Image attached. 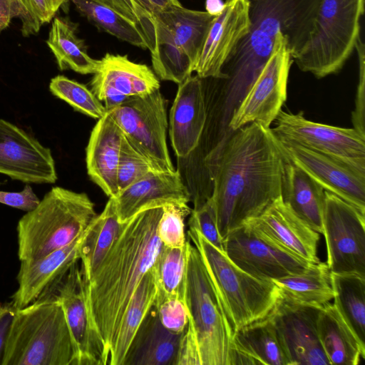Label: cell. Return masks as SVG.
Returning <instances> with one entry per match:
<instances>
[{"mask_svg": "<svg viewBox=\"0 0 365 365\" xmlns=\"http://www.w3.org/2000/svg\"><path fill=\"white\" fill-rule=\"evenodd\" d=\"M188 240L198 250L228 317L233 334L268 316L280 298L277 287L235 265L197 230L189 227Z\"/></svg>", "mask_w": 365, "mask_h": 365, "instance_id": "52a82bcc", "label": "cell"}, {"mask_svg": "<svg viewBox=\"0 0 365 365\" xmlns=\"http://www.w3.org/2000/svg\"><path fill=\"white\" fill-rule=\"evenodd\" d=\"M333 304L365 346V276L330 272Z\"/></svg>", "mask_w": 365, "mask_h": 365, "instance_id": "836d02e7", "label": "cell"}, {"mask_svg": "<svg viewBox=\"0 0 365 365\" xmlns=\"http://www.w3.org/2000/svg\"><path fill=\"white\" fill-rule=\"evenodd\" d=\"M154 306L157 309L161 324L168 330L175 334H180L186 329L188 317L183 300L168 299Z\"/></svg>", "mask_w": 365, "mask_h": 365, "instance_id": "b9f144b4", "label": "cell"}, {"mask_svg": "<svg viewBox=\"0 0 365 365\" xmlns=\"http://www.w3.org/2000/svg\"><path fill=\"white\" fill-rule=\"evenodd\" d=\"M280 143L287 160L303 170L325 191L365 214V174L322 153L293 144Z\"/></svg>", "mask_w": 365, "mask_h": 365, "instance_id": "ffe728a7", "label": "cell"}, {"mask_svg": "<svg viewBox=\"0 0 365 365\" xmlns=\"http://www.w3.org/2000/svg\"><path fill=\"white\" fill-rule=\"evenodd\" d=\"M78 24L68 19H53L46 43L53 53L61 71L72 70L81 74H93L99 60L87 53L84 41L76 34Z\"/></svg>", "mask_w": 365, "mask_h": 365, "instance_id": "d6a6232c", "label": "cell"}, {"mask_svg": "<svg viewBox=\"0 0 365 365\" xmlns=\"http://www.w3.org/2000/svg\"><path fill=\"white\" fill-rule=\"evenodd\" d=\"M113 198L118 220L125 222L146 209L169 205H187L191 195L178 170H153Z\"/></svg>", "mask_w": 365, "mask_h": 365, "instance_id": "cb8c5ba5", "label": "cell"}, {"mask_svg": "<svg viewBox=\"0 0 365 365\" xmlns=\"http://www.w3.org/2000/svg\"><path fill=\"white\" fill-rule=\"evenodd\" d=\"M215 16L182 6L151 15L153 36L149 50L158 78L180 84L192 76Z\"/></svg>", "mask_w": 365, "mask_h": 365, "instance_id": "9c48e42d", "label": "cell"}, {"mask_svg": "<svg viewBox=\"0 0 365 365\" xmlns=\"http://www.w3.org/2000/svg\"><path fill=\"white\" fill-rule=\"evenodd\" d=\"M322 0H250L248 34L226 61L220 123L228 122L269 58L278 34L292 58L307 42Z\"/></svg>", "mask_w": 365, "mask_h": 365, "instance_id": "3957f363", "label": "cell"}, {"mask_svg": "<svg viewBox=\"0 0 365 365\" xmlns=\"http://www.w3.org/2000/svg\"><path fill=\"white\" fill-rule=\"evenodd\" d=\"M289 365L282 344L268 317L234 332L229 365Z\"/></svg>", "mask_w": 365, "mask_h": 365, "instance_id": "4316f807", "label": "cell"}, {"mask_svg": "<svg viewBox=\"0 0 365 365\" xmlns=\"http://www.w3.org/2000/svg\"><path fill=\"white\" fill-rule=\"evenodd\" d=\"M107 111L123 135L158 170H175L167 145L165 99L160 89L144 96L130 97Z\"/></svg>", "mask_w": 365, "mask_h": 365, "instance_id": "30bf717a", "label": "cell"}, {"mask_svg": "<svg viewBox=\"0 0 365 365\" xmlns=\"http://www.w3.org/2000/svg\"><path fill=\"white\" fill-rule=\"evenodd\" d=\"M184 302L188 324L175 365H229L233 331L196 247L187 240Z\"/></svg>", "mask_w": 365, "mask_h": 365, "instance_id": "277c9868", "label": "cell"}, {"mask_svg": "<svg viewBox=\"0 0 365 365\" xmlns=\"http://www.w3.org/2000/svg\"><path fill=\"white\" fill-rule=\"evenodd\" d=\"M202 162L222 240L281 196L287 159L270 128L252 123L227 132Z\"/></svg>", "mask_w": 365, "mask_h": 365, "instance_id": "6da1fadb", "label": "cell"}, {"mask_svg": "<svg viewBox=\"0 0 365 365\" xmlns=\"http://www.w3.org/2000/svg\"><path fill=\"white\" fill-rule=\"evenodd\" d=\"M86 232L68 245L42 257L21 261L16 277L19 287L11 297L17 309L34 302L56 288L71 267L80 260L79 249Z\"/></svg>", "mask_w": 365, "mask_h": 365, "instance_id": "603a6c76", "label": "cell"}, {"mask_svg": "<svg viewBox=\"0 0 365 365\" xmlns=\"http://www.w3.org/2000/svg\"><path fill=\"white\" fill-rule=\"evenodd\" d=\"M14 0H0V32L4 30L13 18H16Z\"/></svg>", "mask_w": 365, "mask_h": 365, "instance_id": "c3c4849f", "label": "cell"}, {"mask_svg": "<svg viewBox=\"0 0 365 365\" xmlns=\"http://www.w3.org/2000/svg\"><path fill=\"white\" fill-rule=\"evenodd\" d=\"M359 65V83L355 98V108L351 114L354 128L365 135V66H364V43L361 37L356 43Z\"/></svg>", "mask_w": 365, "mask_h": 365, "instance_id": "ee69618b", "label": "cell"}, {"mask_svg": "<svg viewBox=\"0 0 365 365\" xmlns=\"http://www.w3.org/2000/svg\"><path fill=\"white\" fill-rule=\"evenodd\" d=\"M319 339L330 365H357L365 358V346L330 302L323 306L317 322Z\"/></svg>", "mask_w": 365, "mask_h": 365, "instance_id": "f1b7e54d", "label": "cell"}, {"mask_svg": "<svg viewBox=\"0 0 365 365\" xmlns=\"http://www.w3.org/2000/svg\"><path fill=\"white\" fill-rule=\"evenodd\" d=\"M274 121L272 130L279 142L322 153L365 174V135L355 128L313 122L302 111L281 110Z\"/></svg>", "mask_w": 365, "mask_h": 365, "instance_id": "8fae6325", "label": "cell"}, {"mask_svg": "<svg viewBox=\"0 0 365 365\" xmlns=\"http://www.w3.org/2000/svg\"><path fill=\"white\" fill-rule=\"evenodd\" d=\"M160 81L147 65L126 55L106 53L99 60L91 81V91L109 110L130 97L144 96L160 89Z\"/></svg>", "mask_w": 365, "mask_h": 365, "instance_id": "d6986e66", "label": "cell"}, {"mask_svg": "<svg viewBox=\"0 0 365 365\" xmlns=\"http://www.w3.org/2000/svg\"><path fill=\"white\" fill-rule=\"evenodd\" d=\"M329 274L327 264L319 262L302 273L271 282L282 299L297 304L322 307L334 298Z\"/></svg>", "mask_w": 365, "mask_h": 365, "instance_id": "1f68e13d", "label": "cell"}, {"mask_svg": "<svg viewBox=\"0 0 365 365\" xmlns=\"http://www.w3.org/2000/svg\"><path fill=\"white\" fill-rule=\"evenodd\" d=\"M49 90L56 97L75 110L92 118L99 119L107 112L104 105L86 86L63 75L51 79Z\"/></svg>", "mask_w": 365, "mask_h": 365, "instance_id": "8d00e7d4", "label": "cell"}, {"mask_svg": "<svg viewBox=\"0 0 365 365\" xmlns=\"http://www.w3.org/2000/svg\"><path fill=\"white\" fill-rule=\"evenodd\" d=\"M190 215L189 227L198 230L212 245L224 251L223 240L217 228L216 212L211 197L193 207Z\"/></svg>", "mask_w": 365, "mask_h": 365, "instance_id": "60d3db41", "label": "cell"}, {"mask_svg": "<svg viewBox=\"0 0 365 365\" xmlns=\"http://www.w3.org/2000/svg\"><path fill=\"white\" fill-rule=\"evenodd\" d=\"M123 133L109 113L98 119L86 149L88 176L108 197L118 192L117 170Z\"/></svg>", "mask_w": 365, "mask_h": 365, "instance_id": "d4e9b609", "label": "cell"}, {"mask_svg": "<svg viewBox=\"0 0 365 365\" xmlns=\"http://www.w3.org/2000/svg\"><path fill=\"white\" fill-rule=\"evenodd\" d=\"M1 365H75V349L53 292L18 309Z\"/></svg>", "mask_w": 365, "mask_h": 365, "instance_id": "5b68a950", "label": "cell"}, {"mask_svg": "<svg viewBox=\"0 0 365 365\" xmlns=\"http://www.w3.org/2000/svg\"><path fill=\"white\" fill-rule=\"evenodd\" d=\"M157 292L155 270L152 267L140 280L123 313L108 365H123L132 339L146 314L153 306Z\"/></svg>", "mask_w": 365, "mask_h": 365, "instance_id": "4dcf8cb0", "label": "cell"}, {"mask_svg": "<svg viewBox=\"0 0 365 365\" xmlns=\"http://www.w3.org/2000/svg\"><path fill=\"white\" fill-rule=\"evenodd\" d=\"M124 222L116 212L113 197H109L103 210L86 230L79 249L81 269L84 280L89 281L119 237Z\"/></svg>", "mask_w": 365, "mask_h": 365, "instance_id": "f546056e", "label": "cell"}, {"mask_svg": "<svg viewBox=\"0 0 365 365\" xmlns=\"http://www.w3.org/2000/svg\"><path fill=\"white\" fill-rule=\"evenodd\" d=\"M78 11L100 30L131 45L148 48L140 26L99 0H71Z\"/></svg>", "mask_w": 365, "mask_h": 365, "instance_id": "e575fe53", "label": "cell"}, {"mask_svg": "<svg viewBox=\"0 0 365 365\" xmlns=\"http://www.w3.org/2000/svg\"><path fill=\"white\" fill-rule=\"evenodd\" d=\"M162 213L163 207L149 208L125 222L92 278L84 280L91 324L104 346L105 365L127 305L163 246L157 231Z\"/></svg>", "mask_w": 365, "mask_h": 365, "instance_id": "7a4b0ae2", "label": "cell"}, {"mask_svg": "<svg viewBox=\"0 0 365 365\" xmlns=\"http://www.w3.org/2000/svg\"><path fill=\"white\" fill-rule=\"evenodd\" d=\"M16 18L21 22V34L28 37L36 34L50 22L58 10L68 0H14Z\"/></svg>", "mask_w": 365, "mask_h": 365, "instance_id": "74e56055", "label": "cell"}, {"mask_svg": "<svg viewBox=\"0 0 365 365\" xmlns=\"http://www.w3.org/2000/svg\"><path fill=\"white\" fill-rule=\"evenodd\" d=\"M364 0H322L309 38L293 58L317 78L339 73L360 37Z\"/></svg>", "mask_w": 365, "mask_h": 365, "instance_id": "ba28073f", "label": "cell"}, {"mask_svg": "<svg viewBox=\"0 0 365 365\" xmlns=\"http://www.w3.org/2000/svg\"><path fill=\"white\" fill-rule=\"evenodd\" d=\"M224 3L222 0H206V11L212 15H217L222 9Z\"/></svg>", "mask_w": 365, "mask_h": 365, "instance_id": "681fc988", "label": "cell"}, {"mask_svg": "<svg viewBox=\"0 0 365 365\" xmlns=\"http://www.w3.org/2000/svg\"><path fill=\"white\" fill-rule=\"evenodd\" d=\"M281 197L299 217L322 234L325 190L303 170L287 160L282 176Z\"/></svg>", "mask_w": 365, "mask_h": 365, "instance_id": "83f0119b", "label": "cell"}, {"mask_svg": "<svg viewBox=\"0 0 365 365\" xmlns=\"http://www.w3.org/2000/svg\"><path fill=\"white\" fill-rule=\"evenodd\" d=\"M138 24L145 37L153 33L151 15L135 0H99Z\"/></svg>", "mask_w": 365, "mask_h": 365, "instance_id": "7bdbcfd3", "label": "cell"}, {"mask_svg": "<svg viewBox=\"0 0 365 365\" xmlns=\"http://www.w3.org/2000/svg\"><path fill=\"white\" fill-rule=\"evenodd\" d=\"M191 210L188 205H169L163 207L157 231L164 246L182 247L185 245V218L190 214Z\"/></svg>", "mask_w": 365, "mask_h": 365, "instance_id": "ab89813d", "label": "cell"}, {"mask_svg": "<svg viewBox=\"0 0 365 365\" xmlns=\"http://www.w3.org/2000/svg\"><path fill=\"white\" fill-rule=\"evenodd\" d=\"M153 170H158L123 135L117 170L118 192Z\"/></svg>", "mask_w": 365, "mask_h": 365, "instance_id": "f35d334b", "label": "cell"}, {"mask_svg": "<svg viewBox=\"0 0 365 365\" xmlns=\"http://www.w3.org/2000/svg\"><path fill=\"white\" fill-rule=\"evenodd\" d=\"M207 117L203 79L190 76L178 84L169 115V136L180 159L188 158L197 148Z\"/></svg>", "mask_w": 365, "mask_h": 365, "instance_id": "7402d4cb", "label": "cell"}, {"mask_svg": "<svg viewBox=\"0 0 365 365\" xmlns=\"http://www.w3.org/2000/svg\"><path fill=\"white\" fill-rule=\"evenodd\" d=\"M223 249L235 265L264 281L302 273L314 264L264 240L246 225L227 233Z\"/></svg>", "mask_w": 365, "mask_h": 365, "instance_id": "5bb4252c", "label": "cell"}, {"mask_svg": "<svg viewBox=\"0 0 365 365\" xmlns=\"http://www.w3.org/2000/svg\"><path fill=\"white\" fill-rule=\"evenodd\" d=\"M183 332L165 328L153 304L132 339L123 365H175Z\"/></svg>", "mask_w": 365, "mask_h": 365, "instance_id": "484cf974", "label": "cell"}, {"mask_svg": "<svg viewBox=\"0 0 365 365\" xmlns=\"http://www.w3.org/2000/svg\"><path fill=\"white\" fill-rule=\"evenodd\" d=\"M39 201L29 184L20 192L0 191V203L23 211L33 210Z\"/></svg>", "mask_w": 365, "mask_h": 365, "instance_id": "f6af8a7d", "label": "cell"}, {"mask_svg": "<svg viewBox=\"0 0 365 365\" xmlns=\"http://www.w3.org/2000/svg\"><path fill=\"white\" fill-rule=\"evenodd\" d=\"M0 173L25 183H55L49 148L16 125L0 118Z\"/></svg>", "mask_w": 365, "mask_h": 365, "instance_id": "2e32d148", "label": "cell"}, {"mask_svg": "<svg viewBox=\"0 0 365 365\" xmlns=\"http://www.w3.org/2000/svg\"><path fill=\"white\" fill-rule=\"evenodd\" d=\"M63 308L75 349V365H105L103 344L94 330L79 260L52 291Z\"/></svg>", "mask_w": 365, "mask_h": 365, "instance_id": "e0dca14e", "label": "cell"}, {"mask_svg": "<svg viewBox=\"0 0 365 365\" xmlns=\"http://www.w3.org/2000/svg\"><path fill=\"white\" fill-rule=\"evenodd\" d=\"M321 309L291 303L280 297L268 314L289 365H330L317 333Z\"/></svg>", "mask_w": 365, "mask_h": 365, "instance_id": "9a60e30c", "label": "cell"}, {"mask_svg": "<svg viewBox=\"0 0 365 365\" xmlns=\"http://www.w3.org/2000/svg\"><path fill=\"white\" fill-rule=\"evenodd\" d=\"M11 301L0 302V365H1L9 330L17 311Z\"/></svg>", "mask_w": 365, "mask_h": 365, "instance_id": "bcb514c9", "label": "cell"}, {"mask_svg": "<svg viewBox=\"0 0 365 365\" xmlns=\"http://www.w3.org/2000/svg\"><path fill=\"white\" fill-rule=\"evenodd\" d=\"M187 262V242L182 247L163 246L153 266L158 289L154 305L168 299L184 301Z\"/></svg>", "mask_w": 365, "mask_h": 365, "instance_id": "d590c367", "label": "cell"}, {"mask_svg": "<svg viewBox=\"0 0 365 365\" xmlns=\"http://www.w3.org/2000/svg\"><path fill=\"white\" fill-rule=\"evenodd\" d=\"M244 225L264 240L300 258L313 263L320 262L317 257L320 233L299 217L281 196L259 216Z\"/></svg>", "mask_w": 365, "mask_h": 365, "instance_id": "44dd1931", "label": "cell"}, {"mask_svg": "<svg viewBox=\"0 0 365 365\" xmlns=\"http://www.w3.org/2000/svg\"><path fill=\"white\" fill-rule=\"evenodd\" d=\"M322 228L329 271L365 276V214L325 191Z\"/></svg>", "mask_w": 365, "mask_h": 365, "instance_id": "4fadbf2b", "label": "cell"}, {"mask_svg": "<svg viewBox=\"0 0 365 365\" xmlns=\"http://www.w3.org/2000/svg\"><path fill=\"white\" fill-rule=\"evenodd\" d=\"M250 0H227L213 19L194 68L200 78L225 79L222 68L248 34Z\"/></svg>", "mask_w": 365, "mask_h": 365, "instance_id": "ac0fdd59", "label": "cell"}, {"mask_svg": "<svg viewBox=\"0 0 365 365\" xmlns=\"http://www.w3.org/2000/svg\"><path fill=\"white\" fill-rule=\"evenodd\" d=\"M96 216L95 205L86 193L52 187L19 220V260L38 259L68 245Z\"/></svg>", "mask_w": 365, "mask_h": 365, "instance_id": "8992f818", "label": "cell"}, {"mask_svg": "<svg viewBox=\"0 0 365 365\" xmlns=\"http://www.w3.org/2000/svg\"><path fill=\"white\" fill-rule=\"evenodd\" d=\"M147 12L153 15L173 6H182L179 0H135Z\"/></svg>", "mask_w": 365, "mask_h": 365, "instance_id": "7dc6e473", "label": "cell"}, {"mask_svg": "<svg viewBox=\"0 0 365 365\" xmlns=\"http://www.w3.org/2000/svg\"><path fill=\"white\" fill-rule=\"evenodd\" d=\"M292 62L287 38L282 34H278L270 58L232 113L227 132L252 123L270 128L287 100L288 77Z\"/></svg>", "mask_w": 365, "mask_h": 365, "instance_id": "7c38bea8", "label": "cell"}]
</instances>
